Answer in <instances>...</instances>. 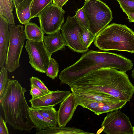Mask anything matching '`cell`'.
Instances as JSON below:
<instances>
[{
	"instance_id": "cell-1",
	"label": "cell",
	"mask_w": 134,
	"mask_h": 134,
	"mask_svg": "<svg viewBox=\"0 0 134 134\" xmlns=\"http://www.w3.org/2000/svg\"><path fill=\"white\" fill-rule=\"evenodd\" d=\"M133 66L131 60L120 55L91 50L61 71L59 77L61 84L69 85L87 73L98 69L111 68L126 72L131 70Z\"/></svg>"
},
{
	"instance_id": "cell-2",
	"label": "cell",
	"mask_w": 134,
	"mask_h": 134,
	"mask_svg": "<svg viewBox=\"0 0 134 134\" xmlns=\"http://www.w3.org/2000/svg\"><path fill=\"white\" fill-rule=\"evenodd\" d=\"M27 91L16 80L8 79L5 91L0 98L5 121L15 129L30 132L36 127L30 119L29 107L25 97Z\"/></svg>"
},
{
	"instance_id": "cell-3",
	"label": "cell",
	"mask_w": 134,
	"mask_h": 134,
	"mask_svg": "<svg viewBox=\"0 0 134 134\" xmlns=\"http://www.w3.org/2000/svg\"><path fill=\"white\" fill-rule=\"evenodd\" d=\"M69 86L70 88L105 93L117 98L123 91L124 83L115 69L108 68L90 71Z\"/></svg>"
},
{
	"instance_id": "cell-4",
	"label": "cell",
	"mask_w": 134,
	"mask_h": 134,
	"mask_svg": "<svg viewBox=\"0 0 134 134\" xmlns=\"http://www.w3.org/2000/svg\"><path fill=\"white\" fill-rule=\"evenodd\" d=\"M94 41L96 47L102 51L134 53V32L125 25H108L96 35Z\"/></svg>"
},
{
	"instance_id": "cell-5",
	"label": "cell",
	"mask_w": 134,
	"mask_h": 134,
	"mask_svg": "<svg viewBox=\"0 0 134 134\" xmlns=\"http://www.w3.org/2000/svg\"><path fill=\"white\" fill-rule=\"evenodd\" d=\"M82 8L88 22L90 31L96 36L113 19L110 9L100 0H86Z\"/></svg>"
},
{
	"instance_id": "cell-6",
	"label": "cell",
	"mask_w": 134,
	"mask_h": 134,
	"mask_svg": "<svg viewBox=\"0 0 134 134\" xmlns=\"http://www.w3.org/2000/svg\"><path fill=\"white\" fill-rule=\"evenodd\" d=\"M5 67L9 72L14 71L20 66L19 62L24 43L25 36L23 25L11 24Z\"/></svg>"
},
{
	"instance_id": "cell-7",
	"label": "cell",
	"mask_w": 134,
	"mask_h": 134,
	"mask_svg": "<svg viewBox=\"0 0 134 134\" xmlns=\"http://www.w3.org/2000/svg\"><path fill=\"white\" fill-rule=\"evenodd\" d=\"M85 29L79 24L75 15L68 16L61 30L66 46L71 50L80 53L86 52L88 50L81 37L82 31Z\"/></svg>"
},
{
	"instance_id": "cell-8",
	"label": "cell",
	"mask_w": 134,
	"mask_h": 134,
	"mask_svg": "<svg viewBox=\"0 0 134 134\" xmlns=\"http://www.w3.org/2000/svg\"><path fill=\"white\" fill-rule=\"evenodd\" d=\"M65 12L53 3L38 15L40 27L44 34H51L60 30L64 21Z\"/></svg>"
},
{
	"instance_id": "cell-9",
	"label": "cell",
	"mask_w": 134,
	"mask_h": 134,
	"mask_svg": "<svg viewBox=\"0 0 134 134\" xmlns=\"http://www.w3.org/2000/svg\"><path fill=\"white\" fill-rule=\"evenodd\" d=\"M101 126L102 131L107 134H133L129 118L120 110L107 113Z\"/></svg>"
},
{
	"instance_id": "cell-10",
	"label": "cell",
	"mask_w": 134,
	"mask_h": 134,
	"mask_svg": "<svg viewBox=\"0 0 134 134\" xmlns=\"http://www.w3.org/2000/svg\"><path fill=\"white\" fill-rule=\"evenodd\" d=\"M29 58V63L35 70L46 73L51 57L47 51L43 41H34L27 40L25 46Z\"/></svg>"
},
{
	"instance_id": "cell-11",
	"label": "cell",
	"mask_w": 134,
	"mask_h": 134,
	"mask_svg": "<svg viewBox=\"0 0 134 134\" xmlns=\"http://www.w3.org/2000/svg\"><path fill=\"white\" fill-rule=\"evenodd\" d=\"M75 98L78 105L88 109L98 115L120 109L123 107L127 102L121 101L118 103H107Z\"/></svg>"
},
{
	"instance_id": "cell-12",
	"label": "cell",
	"mask_w": 134,
	"mask_h": 134,
	"mask_svg": "<svg viewBox=\"0 0 134 134\" xmlns=\"http://www.w3.org/2000/svg\"><path fill=\"white\" fill-rule=\"evenodd\" d=\"M78 106L74 94L71 93L61 102L57 111L59 126H65L72 119Z\"/></svg>"
},
{
	"instance_id": "cell-13",
	"label": "cell",
	"mask_w": 134,
	"mask_h": 134,
	"mask_svg": "<svg viewBox=\"0 0 134 134\" xmlns=\"http://www.w3.org/2000/svg\"><path fill=\"white\" fill-rule=\"evenodd\" d=\"M71 93L70 91H51L40 97L31 98L29 102L31 104V107L34 108L50 105L54 106L61 103Z\"/></svg>"
},
{
	"instance_id": "cell-14",
	"label": "cell",
	"mask_w": 134,
	"mask_h": 134,
	"mask_svg": "<svg viewBox=\"0 0 134 134\" xmlns=\"http://www.w3.org/2000/svg\"><path fill=\"white\" fill-rule=\"evenodd\" d=\"M75 98L107 103H118L121 101L109 95L91 91L70 88Z\"/></svg>"
},
{
	"instance_id": "cell-15",
	"label": "cell",
	"mask_w": 134,
	"mask_h": 134,
	"mask_svg": "<svg viewBox=\"0 0 134 134\" xmlns=\"http://www.w3.org/2000/svg\"><path fill=\"white\" fill-rule=\"evenodd\" d=\"M9 23L7 19L0 14V68L4 66L9 42Z\"/></svg>"
},
{
	"instance_id": "cell-16",
	"label": "cell",
	"mask_w": 134,
	"mask_h": 134,
	"mask_svg": "<svg viewBox=\"0 0 134 134\" xmlns=\"http://www.w3.org/2000/svg\"><path fill=\"white\" fill-rule=\"evenodd\" d=\"M43 41L51 57L53 53L63 49L66 46V42L60 30L47 36L44 35Z\"/></svg>"
},
{
	"instance_id": "cell-17",
	"label": "cell",
	"mask_w": 134,
	"mask_h": 134,
	"mask_svg": "<svg viewBox=\"0 0 134 134\" xmlns=\"http://www.w3.org/2000/svg\"><path fill=\"white\" fill-rule=\"evenodd\" d=\"M29 113L31 120L38 130L55 126L58 124L44 117L38 112L36 108L29 107Z\"/></svg>"
},
{
	"instance_id": "cell-18",
	"label": "cell",
	"mask_w": 134,
	"mask_h": 134,
	"mask_svg": "<svg viewBox=\"0 0 134 134\" xmlns=\"http://www.w3.org/2000/svg\"><path fill=\"white\" fill-rule=\"evenodd\" d=\"M33 0H24L15 8L17 18L22 24L29 22L32 19L31 9Z\"/></svg>"
},
{
	"instance_id": "cell-19",
	"label": "cell",
	"mask_w": 134,
	"mask_h": 134,
	"mask_svg": "<svg viewBox=\"0 0 134 134\" xmlns=\"http://www.w3.org/2000/svg\"><path fill=\"white\" fill-rule=\"evenodd\" d=\"M36 134H94L74 127H60L56 126L44 130H38Z\"/></svg>"
},
{
	"instance_id": "cell-20",
	"label": "cell",
	"mask_w": 134,
	"mask_h": 134,
	"mask_svg": "<svg viewBox=\"0 0 134 134\" xmlns=\"http://www.w3.org/2000/svg\"><path fill=\"white\" fill-rule=\"evenodd\" d=\"M25 38L34 41H43L44 33L40 27L36 24L29 22L24 24Z\"/></svg>"
},
{
	"instance_id": "cell-21",
	"label": "cell",
	"mask_w": 134,
	"mask_h": 134,
	"mask_svg": "<svg viewBox=\"0 0 134 134\" xmlns=\"http://www.w3.org/2000/svg\"><path fill=\"white\" fill-rule=\"evenodd\" d=\"M14 5L13 0H0V14L5 17L10 24H15Z\"/></svg>"
},
{
	"instance_id": "cell-22",
	"label": "cell",
	"mask_w": 134,
	"mask_h": 134,
	"mask_svg": "<svg viewBox=\"0 0 134 134\" xmlns=\"http://www.w3.org/2000/svg\"><path fill=\"white\" fill-rule=\"evenodd\" d=\"M52 3L53 0H34L31 9L32 19L37 16L41 12Z\"/></svg>"
},
{
	"instance_id": "cell-23",
	"label": "cell",
	"mask_w": 134,
	"mask_h": 134,
	"mask_svg": "<svg viewBox=\"0 0 134 134\" xmlns=\"http://www.w3.org/2000/svg\"><path fill=\"white\" fill-rule=\"evenodd\" d=\"M53 105L36 108L38 112L46 118L58 123L57 111Z\"/></svg>"
},
{
	"instance_id": "cell-24",
	"label": "cell",
	"mask_w": 134,
	"mask_h": 134,
	"mask_svg": "<svg viewBox=\"0 0 134 134\" xmlns=\"http://www.w3.org/2000/svg\"><path fill=\"white\" fill-rule=\"evenodd\" d=\"M59 65L57 62L53 58H51L46 74V75L53 80L58 76L59 72Z\"/></svg>"
},
{
	"instance_id": "cell-25",
	"label": "cell",
	"mask_w": 134,
	"mask_h": 134,
	"mask_svg": "<svg viewBox=\"0 0 134 134\" xmlns=\"http://www.w3.org/2000/svg\"><path fill=\"white\" fill-rule=\"evenodd\" d=\"M75 16L80 25L85 29L90 31L88 22L82 7L77 9Z\"/></svg>"
},
{
	"instance_id": "cell-26",
	"label": "cell",
	"mask_w": 134,
	"mask_h": 134,
	"mask_svg": "<svg viewBox=\"0 0 134 134\" xmlns=\"http://www.w3.org/2000/svg\"><path fill=\"white\" fill-rule=\"evenodd\" d=\"M7 69L4 66L0 72V98L2 96L7 86L8 79Z\"/></svg>"
},
{
	"instance_id": "cell-27",
	"label": "cell",
	"mask_w": 134,
	"mask_h": 134,
	"mask_svg": "<svg viewBox=\"0 0 134 134\" xmlns=\"http://www.w3.org/2000/svg\"><path fill=\"white\" fill-rule=\"evenodd\" d=\"M119 3L120 7L126 15L134 12V0H116Z\"/></svg>"
},
{
	"instance_id": "cell-28",
	"label": "cell",
	"mask_w": 134,
	"mask_h": 134,
	"mask_svg": "<svg viewBox=\"0 0 134 134\" xmlns=\"http://www.w3.org/2000/svg\"><path fill=\"white\" fill-rule=\"evenodd\" d=\"M96 36L88 30L85 29L82 33V41L86 47L88 48L94 41Z\"/></svg>"
},
{
	"instance_id": "cell-29",
	"label": "cell",
	"mask_w": 134,
	"mask_h": 134,
	"mask_svg": "<svg viewBox=\"0 0 134 134\" xmlns=\"http://www.w3.org/2000/svg\"><path fill=\"white\" fill-rule=\"evenodd\" d=\"M30 85H34L47 92L49 93L51 91L48 89L45 85L44 83L38 78L34 76H32L30 78Z\"/></svg>"
},
{
	"instance_id": "cell-30",
	"label": "cell",
	"mask_w": 134,
	"mask_h": 134,
	"mask_svg": "<svg viewBox=\"0 0 134 134\" xmlns=\"http://www.w3.org/2000/svg\"><path fill=\"white\" fill-rule=\"evenodd\" d=\"M30 86L31 89L30 94L32 96V99L38 98L48 94L34 85H30Z\"/></svg>"
},
{
	"instance_id": "cell-31",
	"label": "cell",
	"mask_w": 134,
	"mask_h": 134,
	"mask_svg": "<svg viewBox=\"0 0 134 134\" xmlns=\"http://www.w3.org/2000/svg\"><path fill=\"white\" fill-rule=\"evenodd\" d=\"M7 122L1 116H0V134H8V130L6 126Z\"/></svg>"
},
{
	"instance_id": "cell-32",
	"label": "cell",
	"mask_w": 134,
	"mask_h": 134,
	"mask_svg": "<svg viewBox=\"0 0 134 134\" xmlns=\"http://www.w3.org/2000/svg\"><path fill=\"white\" fill-rule=\"evenodd\" d=\"M68 0H53V3L59 8L62 9L63 6Z\"/></svg>"
},
{
	"instance_id": "cell-33",
	"label": "cell",
	"mask_w": 134,
	"mask_h": 134,
	"mask_svg": "<svg viewBox=\"0 0 134 134\" xmlns=\"http://www.w3.org/2000/svg\"><path fill=\"white\" fill-rule=\"evenodd\" d=\"M127 15L129 22H134V12H130Z\"/></svg>"
},
{
	"instance_id": "cell-34",
	"label": "cell",
	"mask_w": 134,
	"mask_h": 134,
	"mask_svg": "<svg viewBox=\"0 0 134 134\" xmlns=\"http://www.w3.org/2000/svg\"><path fill=\"white\" fill-rule=\"evenodd\" d=\"M23 0H13L15 8Z\"/></svg>"
},
{
	"instance_id": "cell-35",
	"label": "cell",
	"mask_w": 134,
	"mask_h": 134,
	"mask_svg": "<svg viewBox=\"0 0 134 134\" xmlns=\"http://www.w3.org/2000/svg\"><path fill=\"white\" fill-rule=\"evenodd\" d=\"M131 76L134 79V68L132 71Z\"/></svg>"
},
{
	"instance_id": "cell-36",
	"label": "cell",
	"mask_w": 134,
	"mask_h": 134,
	"mask_svg": "<svg viewBox=\"0 0 134 134\" xmlns=\"http://www.w3.org/2000/svg\"><path fill=\"white\" fill-rule=\"evenodd\" d=\"M133 134H134V126L133 127Z\"/></svg>"
}]
</instances>
